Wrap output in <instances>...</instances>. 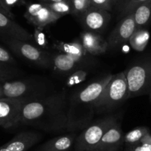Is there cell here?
I'll return each instance as SVG.
<instances>
[{
	"label": "cell",
	"instance_id": "obj_22",
	"mask_svg": "<svg viewBox=\"0 0 151 151\" xmlns=\"http://www.w3.org/2000/svg\"><path fill=\"white\" fill-rule=\"evenodd\" d=\"M45 4L53 12L59 15L60 17L68 15V14H72V6H71V3L70 2V0Z\"/></svg>",
	"mask_w": 151,
	"mask_h": 151
},
{
	"label": "cell",
	"instance_id": "obj_29",
	"mask_svg": "<svg viewBox=\"0 0 151 151\" xmlns=\"http://www.w3.org/2000/svg\"><path fill=\"white\" fill-rule=\"evenodd\" d=\"M0 62L11 65L17 64V61L15 60L14 56L2 45H0Z\"/></svg>",
	"mask_w": 151,
	"mask_h": 151
},
{
	"label": "cell",
	"instance_id": "obj_6",
	"mask_svg": "<svg viewBox=\"0 0 151 151\" xmlns=\"http://www.w3.org/2000/svg\"><path fill=\"white\" fill-rule=\"evenodd\" d=\"M119 115H108L91 122L77 136L74 143L75 151H94L101 138L113 124L117 122Z\"/></svg>",
	"mask_w": 151,
	"mask_h": 151
},
{
	"label": "cell",
	"instance_id": "obj_27",
	"mask_svg": "<svg viewBox=\"0 0 151 151\" xmlns=\"http://www.w3.org/2000/svg\"><path fill=\"white\" fill-rule=\"evenodd\" d=\"M43 27H36L33 33V40L34 42L38 45V46L41 48H47L48 46L46 34L43 32Z\"/></svg>",
	"mask_w": 151,
	"mask_h": 151
},
{
	"label": "cell",
	"instance_id": "obj_28",
	"mask_svg": "<svg viewBox=\"0 0 151 151\" xmlns=\"http://www.w3.org/2000/svg\"><path fill=\"white\" fill-rule=\"evenodd\" d=\"M116 0H91V7L110 11L114 8Z\"/></svg>",
	"mask_w": 151,
	"mask_h": 151
},
{
	"label": "cell",
	"instance_id": "obj_23",
	"mask_svg": "<svg viewBox=\"0 0 151 151\" xmlns=\"http://www.w3.org/2000/svg\"><path fill=\"white\" fill-rule=\"evenodd\" d=\"M18 75V70L11 66V65L0 62V80L2 82L12 80Z\"/></svg>",
	"mask_w": 151,
	"mask_h": 151
},
{
	"label": "cell",
	"instance_id": "obj_16",
	"mask_svg": "<svg viewBox=\"0 0 151 151\" xmlns=\"http://www.w3.org/2000/svg\"><path fill=\"white\" fill-rule=\"evenodd\" d=\"M76 138L77 134L75 132L56 136L40 145L36 151H69Z\"/></svg>",
	"mask_w": 151,
	"mask_h": 151
},
{
	"label": "cell",
	"instance_id": "obj_8",
	"mask_svg": "<svg viewBox=\"0 0 151 151\" xmlns=\"http://www.w3.org/2000/svg\"><path fill=\"white\" fill-rule=\"evenodd\" d=\"M136 30L134 13L128 14L121 19L116 27L113 30L107 42L108 49H116L128 42L130 38Z\"/></svg>",
	"mask_w": 151,
	"mask_h": 151
},
{
	"label": "cell",
	"instance_id": "obj_7",
	"mask_svg": "<svg viewBox=\"0 0 151 151\" xmlns=\"http://www.w3.org/2000/svg\"><path fill=\"white\" fill-rule=\"evenodd\" d=\"M2 40L19 57L40 68H49L53 65L52 56L42 49L15 39L2 38Z\"/></svg>",
	"mask_w": 151,
	"mask_h": 151
},
{
	"label": "cell",
	"instance_id": "obj_31",
	"mask_svg": "<svg viewBox=\"0 0 151 151\" xmlns=\"http://www.w3.org/2000/svg\"><path fill=\"white\" fill-rule=\"evenodd\" d=\"M131 1L132 0H116L114 8H115L116 11L118 12L119 16L123 12V11L125 9L126 7L128 5V4L130 3Z\"/></svg>",
	"mask_w": 151,
	"mask_h": 151
},
{
	"label": "cell",
	"instance_id": "obj_35",
	"mask_svg": "<svg viewBox=\"0 0 151 151\" xmlns=\"http://www.w3.org/2000/svg\"><path fill=\"white\" fill-rule=\"evenodd\" d=\"M0 98H2V82L0 80Z\"/></svg>",
	"mask_w": 151,
	"mask_h": 151
},
{
	"label": "cell",
	"instance_id": "obj_10",
	"mask_svg": "<svg viewBox=\"0 0 151 151\" xmlns=\"http://www.w3.org/2000/svg\"><path fill=\"white\" fill-rule=\"evenodd\" d=\"M26 101L21 99L0 98V127L5 129H14Z\"/></svg>",
	"mask_w": 151,
	"mask_h": 151
},
{
	"label": "cell",
	"instance_id": "obj_19",
	"mask_svg": "<svg viewBox=\"0 0 151 151\" xmlns=\"http://www.w3.org/2000/svg\"><path fill=\"white\" fill-rule=\"evenodd\" d=\"M133 13L136 29L145 28L151 22V0L141 4Z\"/></svg>",
	"mask_w": 151,
	"mask_h": 151
},
{
	"label": "cell",
	"instance_id": "obj_12",
	"mask_svg": "<svg viewBox=\"0 0 151 151\" xmlns=\"http://www.w3.org/2000/svg\"><path fill=\"white\" fill-rule=\"evenodd\" d=\"M42 135L36 131H21L0 147V151H27L41 141Z\"/></svg>",
	"mask_w": 151,
	"mask_h": 151
},
{
	"label": "cell",
	"instance_id": "obj_4",
	"mask_svg": "<svg viewBox=\"0 0 151 151\" xmlns=\"http://www.w3.org/2000/svg\"><path fill=\"white\" fill-rule=\"evenodd\" d=\"M51 93V85L41 78L2 82V98L21 99L27 102L42 98Z\"/></svg>",
	"mask_w": 151,
	"mask_h": 151
},
{
	"label": "cell",
	"instance_id": "obj_25",
	"mask_svg": "<svg viewBox=\"0 0 151 151\" xmlns=\"http://www.w3.org/2000/svg\"><path fill=\"white\" fill-rule=\"evenodd\" d=\"M88 72L87 70H74L67 79L66 85L68 87H73L81 82H84L88 76Z\"/></svg>",
	"mask_w": 151,
	"mask_h": 151
},
{
	"label": "cell",
	"instance_id": "obj_13",
	"mask_svg": "<svg viewBox=\"0 0 151 151\" xmlns=\"http://www.w3.org/2000/svg\"><path fill=\"white\" fill-rule=\"evenodd\" d=\"M0 36L30 42L33 36L12 19L0 12Z\"/></svg>",
	"mask_w": 151,
	"mask_h": 151
},
{
	"label": "cell",
	"instance_id": "obj_34",
	"mask_svg": "<svg viewBox=\"0 0 151 151\" xmlns=\"http://www.w3.org/2000/svg\"><path fill=\"white\" fill-rule=\"evenodd\" d=\"M43 3H50V2H62V1H66V0H40Z\"/></svg>",
	"mask_w": 151,
	"mask_h": 151
},
{
	"label": "cell",
	"instance_id": "obj_32",
	"mask_svg": "<svg viewBox=\"0 0 151 151\" xmlns=\"http://www.w3.org/2000/svg\"><path fill=\"white\" fill-rule=\"evenodd\" d=\"M0 12L2 13L3 14L6 15L7 17H10L11 19H14V14H13L12 11L11 9L6 7V5L4 4V2H2V0H0Z\"/></svg>",
	"mask_w": 151,
	"mask_h": 151
},
{
	"label": "cell",
	"instance_id": "obj_5",
	"mask_svg": "<svg viewBox=\"0 0 151 151\" xmlns=\"http://www.w3.org/2000/svg\"><path fill=\"white\" fill-rule=\"evenodd\" d=\"M129 99L148 94L151 91V56L136 61L124 71Z\"/></svg>",
	"mask_w": 151,
	"mask_h": 151
},
{
	"label": "cell",
	"instance_id": "obj_14",
	"mask_svg": "<svg viewBox=\"0 0 151 151\" xmlns=\"http://www.w3.org/2000/svg\"><path fill=\"white\" fill-rule=\"evenodd\" d=\"M124 136L118 121L106 131L94 151H119L124 144Z\"/></svg>",
	"mask_w": 151,
	"mask_h": 151
},
{
	"label": "cell",
	"instance_id": "obj_1",
	"mask_svg": "<svg viewBox=\"0 0 151 151\" xmlns=\"http://www.w3.org/2000/svg\"><path fill=\"white\" fill-rule=\"evenodd\" d=\"M68 99L65 92L51 93L42 98L27 101L22 106L14 128L30 126L48 133L68 130Z\"/></svg>",
	"mask_w": 151,
	"mask_h": 151
},
{
	"label": "cell",
	"instance_id": "obj_9",
	"mask_svg": "<svg viewBox=\"0 0 151 151\" xmlns=\"http://www.w3.org/2000/svg\"><path fill=\"white\" fill-rule=\"evenodd\" d=\"M24 17L29 23L36 27H46L61 18L43 2L27 4Z\"/></svg>",
	"mask_w": 151,
	"mask_h": 151
},
{
	"label": "cell",
	"instance_id": "obj_20",
	"mask_svg": "<svg viewBox=\"0 0 151 151\" xmlns=\"http://www.w3.org/2000/svg\"><path fill=\"white\" fill-rule=\"evenodd\" d=\"M150 40V33L145 28H138L129 40L130 46L135 50L142 52L146 48Z\"/></svg>",
	"mask_w": 151,
	"mask_h": 151
},
{
	"label": "cell",
	"instance_id": "obj_3",
	"mask_svg": "<svg viewBox=\"0 0 151 151\" xmlns=\"http://www.w3.org/2000/svg\"><path fill=\"white\" fill-rule=\"evenodd\" d=\"M127 99H129L128 84L124 71L113 75L96 101L95 113H112Z\"/></svg>",
	"mask_w": 151,
	"mask_h": 151
},
{
	"label": "cell",
	"instance_id": "obj_36",
	"mask_svg": "<svg viewBox=\"0 0 151 151\" xmlns=\"http://www.w3.org/2000/svg\"><path fill=\"white\" fill-rule=\"evenodd\" d=\"M148 94H149V96H150V102H151V91H150V93Z\"/></svg>",
	"mask_w": 151,
	"mask_h": 151
},
{
	"label": "cell",
	"instance_id": "obj_30",
	"mask_svg": "<svg viewBox=\"0 0 151 151\" xmlns=\"http://www.w3.org/2000/svg\"><path fill=\"white\" fill-rule=\"evenodd\" d=\"M147 0H132L131 2L128 4L127 7L125 8V9L123 11V12L120 14L119 17L120 19L123 18L125 16L128 15V14H131V13L134 12L135 10L137 8L138 6L142 4L143 2H146Z\"/></svg>",
	"mask_w": 151,
	"mask_h": 151
},
{
	"label": "cell",
	"instance_id": "obj_18",
	"mask_svg": "<svg viewBox=\"0 0 151 151\" xmlns=\"http://www.w3.org/2000/svg\"><path fill=\"white\" fill-rule=\"evenodd\" d=\"M54 47L61 53L79 59H83L84 56L87 53L80 40H75L70 43L58 42L54 45Z\"/></svg>",
	"mask_w": 151,
	"mask_h": 151
},
{
	"label": "cell",
	"instance_id": "obj_2",
	"mask_svg": "<svg viewBox=\"0 0 151 151\" xmlns=\"http://www.w3.org/2000/svg\"><path fill=\"white\" fill-rule=\"evenodd\" d=\"M113 75L108 74L74 93L68 99V131L76 132L88 127L95 115V104Z\"/></svg>",
	"mask_w": 151,
	"mask_h": 151
},
{
	"label": "cell",
	"instance_id": "obj_11",
	"mask_svg": "<svg viewBox=\"0 0 151 151\" xmlns=\"http://www.w3.org/2000/svg\"><path fill=\"white\" fill-rule=\"evenodd\" d=\"M80 17L86 30L97 33H101L106 28L111 19L109 11L93 7H90Z\"/></svg>",
	"mask_w": 151,
	"mask_h": 151
},
{
	"label": "cell",
	"instance_id": "obj_21",
	"mask_svg": "<svg viewBox=\"0 0 151 151\" xmlns=\"http://www.w3.org/2000/svg\"><path fill=\"white\" fill-rule=\"evenodd\" d=\"M150 133V129L147 127H137L129 131L124 136V144L126 146L136 145L140 142L141 139Z\"/></svg>",
	"mask_w": 151,
	"mask_h": 151
},
{
	"label": "cell",
	"instance_id": "obj_26",
	"mask_svg": "<svg viewBox=\"0 0 151 151\" xmlns=\"http://www.w3.org/2000/svg\"><path fill=\"white\" fill-rule=\"evenodd\" d=\"M72 6V14L80 17L91 7V0H70Z\"/></svg>",
	"mask_w": 151,
	"mask_h": 151
},
{
	"label": "cell",
	"instance_id": "obj_33",
	"mask_svg": "<svg viewBox=\"0 0 151 151\" xmlns=\"http://www.w3.org/2000/svg\"><path fill=\"white\" fill-rule=\"evenodd\" d=\"M6 7H8L9 9H11V8L15 6H19L24 4L23 0H2Z\"/></svg>",
	"mask_w": 151,
	"mask_h": 151
},
{
	"label": "cell",
	"instance_id": "obj_15",
	"mask_svg": "<svg viewBox=\"0 0 151 151\" xmlns=\"http://www.w3.org/2000/svg\"><path fill=\"white\" fill-rule=\"evenodd\" d=\"M80 41L87 53L101 55L108 50V44L99 33L85 30L80 33Z\"/></svg>",
	"mask_w": 151,
	"mask_h": 151
},
{
	"label": "cell",
	"instance_id": "obj_24",
	"mask_svg": "<svg viewBox=\"0 0 151 151\" xmlns=\"http://www.w3.org/2000/svg\"><path fill=\"white\" fill-rule=\"evenodd\" d=\"M125 151H151V134L145 135L136 145L126 146Z\"/></svg>",
	"mask_w": 151,
	"mask_h": 151
},
{
	"label": "cell",
	"instance_id": "obj_17",
	"mask_svg": "<svg viewBox=\"0 0 151 151\" xmlns=\"http://www.w3.org/2000/svg\"><path fill=\"white\" fill-rule=\"evenodd\" d=\"M52 62L53 66L58 72L62 73H68L76 70V69L81 65L82 59L61 53L52 56Z\"/></svg>",
	"mask_w": 151,
	"mask_h": 151
}]
</instances>
